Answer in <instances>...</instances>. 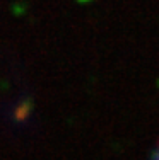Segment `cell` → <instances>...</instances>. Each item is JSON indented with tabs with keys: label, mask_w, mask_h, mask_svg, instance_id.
Returning <instances> with one entry per match:
<instances>
[{
	"label": "cell",
	"mask_w": 159,
	"mask_h": 160,
	"mask_svg": "<svg viewBox=\"0 0 159 160\" xmlns=\"http://www.w3.org/2000/svg\"><path fill=\"white\" fill-rule=\"evenodd\" d=\"M29 109H31V104H29V102H24V104L16 111V119H24V118L28 116Z\"/></svg>",
	"instance_id": "cell-1"
}]
</instances>
